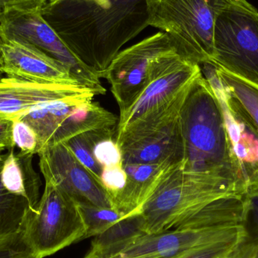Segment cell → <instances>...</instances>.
<instances>
[{
  "instance_id": "cell-15",
  "label": "cell",
  "mask_w": 258,
  "mask_h": 258,
  "mask_svg": "<svg viewBox=\"0 0 258 258\" xmlns=\"http://www.w3.org/2000/svg\"><path fill=\"white\" fill-rule=\"evenodd\" d=\"M204 69L230 116L258 136L257 86L212 63H206Z\"/></svg>"
},
{
  "instance_id": "cell-17",
  "label": "cell",
  "mask_w": 258,
  "mask_h": 258,
  "mask_svg": "<svg viewBox=\"0 0 258 258\" xmlns=\"http://www.w3.org/2000/svg\"><path fill=\"white\" fill-rule=\"evenodd\" d=\"M92 98H75L43 103L17 118L28 124L36 132L38 138L37 154L52 146L56 134L74 107Z\"/></svg>"
},
{
  "instance_id": "cell-23",
  "label": "cell",
  "mask_w": 258,
  "mask_h": 258,
  "mask_svg": "<svg viewBox=\"0 0 258 258\" xmlns=\"http://www.w3.org/2000/svg\"><path fill=\"white\" fill-rule=\"evenodd\" d=\"M94 156L101 167L122 164V152L116 142V136H108L100 140L94 149Z\"/></svg>"
},
{
  "instance_id": "cell-4",
  "label": "cell",
  "mask_w": 258,
  "mask_h": 258,
  "mask_svg": "<svg viewBox=\"0 0 258 258\" xmlns=\"http://www.w3.org/2000/svg\"><path fill=\"white\" fill-rule=\"evenodd\" d=\"M219 0H147L148 24L160 29L186 60L214 58V27Z\"/></svg>"
},
{
  "instance_id": "cell-19",
  "label": "cell",
  "mask_w": 258,
  "mask_h": 258,
  "mask_svg": "<svg viewBox=\"0 0 258 258\" xmlns=\"http://www.w3.org/2000/svg\"><path fill=\"white\" fill-rule=\"evenodd\" d=\"M147 234L141 214L122 218L104 233L94 237L83 258H109L126 248L137 238Z\"/></svg>"
},
{
  "instance_id": "cell-27",
  "label": "cell",
  "mask_w": 258,
  "mask_h": 258,
  "mask_svg": "<svg viewBox=\"0 0 258 258\" xmlns=\"http://www.w3.org/2000/svg\"><path fill=\"white\" fill-rule=\"evenodd\" d=\"M0 258H36L27 247L23 232L0 239Z\"/></svg>"
},
{
  "instance_id": "cell-10",
  "label": "cell",
  "mask_w": 258,
  "mask_h": 258,
  "mask_svg": "<svg viewBox=\"0 0 258 258\" xmlns=\"http://www.w3.org/2000/svg\"><path fill=\"white\" fill-rule=\"evenodd\" d=\"M176 51L169 36L163 32L155 33L120 51L101 79H105L119 107L123 112L149 84L152 64L159 56Z\"/></svg>"
},
{
  "instance_id": "cell-25",
  "label": "cell",
  "mask_w": 258,
  "mask_h": 258,
  "mask_svg": "<svg viewBox=\"0 0 258 258\" xmlns=\"http://www.w3.org/2000/svg\"><path fill=\"white\" fill-rule=\"evenodd\" d=\"M245 239V238H236L218 242L196 250L182 258H227L233 254Z\"/></svg>"
},
{
  "instance_id": "cell-11",
  "label": "cell",
  "mask_w": 258,
  "mask_h": 258,
  "mask_svg": "<svg viewBox=\"0 0 258 258\" xmlns=\"http://www.w3.org/2000/svg\"><path fill=\"white\" fill-rule=\"evenodd\" d=\"M236 238L245 239L242 224L176 227L143 235L109 258H182L196 250Z\"/></svg>"
},
{
  "instance_id": "cell-6",
  "label": "cell",
  "mask_w": 258,
  "mask_h": 258,
  "mask_svg": "<svg viewBox=\"0 0 258 258\" xmlns=\"http://www.w3.org/2000/svg\"><path fill=\"white\" fill-rule=\"evenodd\" d=\"M39 203L27 215L23 236L36 258H45L85 239L86 227L78 203L45 179Z\"/></svg>"
},
{
  "instance_id": "cell-16",
  "label": "cell",
  "mask_w": 258,
  "mask_h": 258,
  "mask_svg": "<svg viewBox=\"0 0 258 258\" xmlns=\"http://www.w3.org/2000/svg\"><path fill=\"white\" fill-rule=\"evenodd\" d=\"M182 163L123 165L126 172V183L113 200V208L123 218L138 215L149 199L163 180Z\"/></svg>"
},
{
  "instance_id": "cell-13",
  "label": "cell",
  "mask_w": 258,
  "mask_h": 258,
  "mask_svg": "<svg viewBox=\"0 0 258 258\" xmlns=\"http://www.w3.org/2000/svg\"><path fill=\"white\" fill-rule=\"evenodd\" d=\"M0 49L7 77L42 84L83 86L65 65L30 44L0 33Z\"/></svg>"
},
{
  "instance_id": "cell-7",
  "label": "cell",
  "mask_w": 258,
  "mask_h": 258,
  "mask_svg": "<svg viewBox=\"0 0 258 258\" xmlns=\"http://www.w3.org/2000/svg\"><path fill=\"white\" fill-rule=\"evenodd\" d=\"M189 89L163 111L135 124L116 138L123 165L182 163L184 146L180 110Z\"/></svg>"
},
{
  "instance_id": "cell-20",
  "label": "cell",
  "mask_w": 258,
  "mask_h": 258,
  "mask_svg": "<svg viewBox=\"0 0 258 258\" xmlns=\"http://www.w3.org/2000/svg\"><path fill=\"white\" fill-rule=\"evenodd\" d=\"M6 156L0 154V239L22 233L27 215L34 209L27 198L12 194L3 186L1 172Z\"/></svg>"
},
{
  "instance_id": "cell-28",
  "label": "cell",
  "mask_w": 258,
  "mask_h": 258,
  "mask_svg": "<svg viewBox=\"0 0 258 258\" xmlns=\"http://www.w3.org/2000/svg\"><path fill=\"white\" fill-rule=\"evenodd\" d=\"M242 227L245 240L258 237V194H246Z\"/></svg>"
},
{
  "instance_id": "cell-22",
  "label": "cell",
  "mask_w": 258,
  "mask_h": 258,
  "mask_svg": "<svg viewBox=\"0 0 258 258\" xmlns=\"http://www.w3.org/2000/svg\"><path fill=\"white\" fill-rule=\"evenodd\" d=\"M77 203L86 224L85 239L101 234L115 223L124 218L113 208L100 207L90 203Z\"/></svg>"
},
{
  "instance_id": "cell-5",
  "label": "cell",
  "mask_w": 258,
  "mask_h": 258,
  "mask_svg": "<svg viewBox=\"0 0 258 258\" xmlns=\"http://www.w3.org/2000/svg\"><path fill=\"white\" fill-rule=\"evenodd\" d=\"M258 87V10L248 0H219L211 63Z\"/></svg>"
},
{
  "instance_id": "cell-12",
  "label": "cell",
  "mask_w": 258,
  "mask_h": 258,
  "mask_svg": "<svg viewBox=\"0 0 258 258\" xmlns=\"http://www.w3.org/2000/svg\"><path fill=\"white\" fill-rule=\"evenodd\" d=\"M38 155L44 179L54 182L77 203L113 208L102 185L79 162L66 144L48 147Z\"/></svg>"
},
{
  "instance_id": "cell-18",
  "label": "cell",
  "mask_w": 258,
  "mask_h": 258,
  "mask_svg": "<svg viewBox=\"0 0 258 258\" xmlns=\"http://www.w3.org/2000/svg\"><path fill=\"white\" fill-rule=\"evenodd\" d=\"M33 156L21 151L15 153V148L9 150L2 168L1 178L9 192L25 197L35 209L40 200L42 182L33 168Z\"/></svg>"
},
{
  "instance_id": "cell-26",
  "label": "cell",
  "mask_w": 258,
  "mask_h": 258,
  "mask_svg": "<svg viewBox=\"0 0 258 258\" xmlns=\"http://www.w3.org/2000/svg\"><path fill=\"white\" fill-rule=\"evenodd\" d=\"M13 138L15 146L23 153L37 154V135L32 127L24 121L18 119L14 121Z\"/></svg>"
},
{
  "instance_id": "cell-8",
  "label": "cell",
  "mask_w": 258,
  "mask_h": 258,
  "mask_svg": "<svg viewBox=\"0 0 258 258\" xmlns=\"http://www.w3.org/2000/svg\"><path fill=\"white\" fill-rule=\"evenodd\" d=\"M202 73L200 65L186 60L177 51L155 59L152 64L151 81L132 105L119 113L116 138L135 124L170 107Z\"/></svg>"
},
{
  "instance_id": "cell-3",
  "label": "cell",
  "mask_w": 258,
  "mask_h": 258,
  "mask_svg": "<svg viewBox=\"0 0 258 258\" xmlns=\"http://www.w3.org/2000/svg\"><path fill=\"white\" fill-rule=\"evenodd\" d=\"M180 167L159 185L140 213L147 234L177 227L215 200L247 194L245 185L184 172Z\"/></svg>"
},
{
  "instance_id": "cell-32",
  "label": "cell",
  "mask_w": 258,
  "mask_h": 258,
  "mask_svg": "<svg viewBox=\"0 0 258 258\" xmlns=\"http://www.w3.org/2000/svg\"><path fill=\"white\" fill-rule=\"evenodd\" d=\"M247 194H258V165L245 171Z\"/></svg>"
},
{
  "instance_id": "cell-1",
  "label": "cell",
  "mask_w": 258,
  "mask_h": 258,
  "mask_svg": "<svg viewBox=\"0 0 258 258\" xmlns=\"http://www.w3.org/2000/svg\"><path fill=\"white\" fill-rule=\"evenodd\" d=\"M41 13L100 78L123 45L149 26L147 0H60Z\"/></svg>"
},
{
  "instance_id": "cell-30",
  "label": "cell",
  "mask_w": 258,
  "mask_h": 258,
  "mask_svg": "<svg viewBox=\"0 0 258 258\" xmlns=\"http://www.w3.org/2000/svg\"><path fill=\"white\" fill-rule=\"evenodd\" d=\"M15 119L0 115V154L6 150L15 148L13 125Z\"/></svg>"
},
{
  "instance_id": "cell-21",
  "label": "cell",
  "mask_w": 258,
  "mask_h": 258,
  "mask_svg": "<svg viewBox=\"0 0 258 258\" xmlns=\"http://www.w3.org/2000/svg\"><path fill=\"white\" fill-rule=\"evenodd\" d=\"M116 128L95 129L80 134L63 144L70 149L79 162L101 184L103 168L95 159L94 149L100 140L108 136H116ZM102 185V184H101Z\"/></svg>"
},
{
  "instance_id": "cell-24",
  "label": "cell",
  "mask_w": 258,
  "mask_h": 258,
  "mask_svg": "<svg viewBox=\"0 0 258 258\" xmlns=\"http://www.w3.org/2000/svg\"><path fill=\"white\" fill-rule=\"evenodd\" d=\"M127 175L123 163L103 168L101 182L103 187L113 200L119 195L126 183Z\"/></svg>"
},
{
  "instance_id": "cell-9",
  "label": "cell",
  "mask_w": 258,
  "mask_h": 258,
  "mask_svg": "<svg viewBox=\"0 0 258 258\" xmlns=\"http://www.w3.org/2000/svg\"><path fill=\"white\" fill-rule=\"evenodd\" d=\"M0 33L27 42L63 63L80 84L105 95L101 78L84 64L42 17L41 10L9 11L0 14Z\"/></svg>"
},
{
  "instance_id": "cell-34",
  "label": "cell",
  "mask_w": 258,
  "mask_h": 258,
  "mask_svg": "<svg viewBox=\"0 0 258 258\" xmlns=\"http://www.w3.org/2000/svg\"><path fill=\"white\" fill-rule=\"evenodd\" d=\"M230 257H231V256H230ZM230 257H227V258H230Z\"/></svg>"
},
{
  "instance_id": "cell-2",
  "label": "cell",
  "mask_w": 258,
  "mask_h": 258,
  "mask_svg": "<svg viewBox=\"0 0 258 258\" xmlns=\"http://www.w3.org/2000/svg\"><path fill=\"white\" fill-rule=\"evenodd\" d=\"M203 72V71H202ZM184 172L222 179L247 186L218 90L203 73L194 80L180 110Z\"/></svg>"
},
{
  "instance_id": "cell-14",
  "label": "cell",
  "mask_w": 258,
  "mask_h": 258,
  "mask_svg": "<svg viewBox=\"0 0 258 258\" xmlns=\"http://www.w3.org/2000/svg\"><path fill=\"white\" fill-rule=\"evenodd\" d=\"M98 94L86 86L42 84L20 79L0 80V115L16 119L43 103L75 98H92Z\"/></svg>"
},
{
  "instance_id": "cell-33",
  "label": "cell",
  "mask_w": 258,
  "mask_h": 258,
  "mask_svg": "<svg viewBox=\"0 0 258 258\" xmlns=\"http://www.w3.org/2000/svg\"><path fill=\"white\" fill-rule=\"evenodd\" d=\"M3 60H2V54H1V49H0V80H1L3 77Z\"/></svg>"
},
{
  "instance_id": "cell-29",
  "label": "cell",
  "mask_w": 258,
  "mask_h": 258,
  "mask_svg": "<svg viewBox=\"0 0 258 258\" xmlns=\"http://www.w3.org/2000/svg\"><path fill=\"white\" fill-rule=\"evenodd\" d=\"M47 0H0V14L9 11L41 10Z\"/></svg>"
},
{
  "instance_id": "cell-31",
  "label": "cell",
  "mask_w": 258,
  "mask_h": 258,
  "mask_svg": "<svg viewBox=\"0 0 258 258\" xmlns=\"http://www.w3.org/2000/svg\"><path fill=\"white\" fill-rule=\"evenodd\" d=\"M230 258H258V237L244 241Z\"/></svg>"
}]
</instances>
